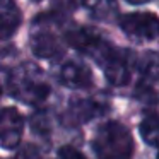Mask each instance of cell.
I'll use <instances>...</instances> for the list:
<instances>
[{
	"label": "cell",
	"mask_w": 159,
	"mask_h": 159,
	"mask_svg": "<svg viewBox=\"0 0 159 159\" xmlns=\"http://www.w3.org/2000/svg\"><path fill=\"white\" fill-rule=\"evenodd\" d=\"M9 93L26 104H39L50 96V84L43 70L31 62H24L9 74Z\"/></svg>",
	"instance_id": "cell-1"
},
{
	"label": "cell",
	"mask_w": 159,
	"mask_h": 159,
	"mask_svg": "<svg viewBox=\"0 0 159 159\" xmlns=\"http://www.w3.org/2000/svg\"><path fill=\"white\" fill-rule=\"evenodd\" d=\"M93 149L98 159H130L134 152V140L125 125L118 121H106L98 128Z\"/></svg>",
	"instance_id": "cell-2"
},
{
	"label": "cell",
	"mask_w": 159,
	"mask_h": 159,
	"mask_svg": "<svg viewBox=\"0 0 159 159\" xmlns=\"http://www.w3.org/2000/svg\"><path fill=\"white\" fill-rule=\"evenodd\" d=\"M65 41L72 48H75L77 52L98 60L99 63H103L104 58L108 57V53L113 50L96 29L86 28V26L69 29L65 33Z\"/></svg>",
	"instance_id": "cell-3"
},
{
	"label": "cell",
	"mask_w": 159,
	"mask_h": 159,
	"mask_svg": "<svg viewBox=\"0 0 159 159\" xmlns=\"http://www.w3.org/2000/svg\"><path fill=\"white\" fill-rule=\"evenodd\" d=\"M31 50L38 58L55 60L62 57L63 45L52 31V16H41L34 22V33L31 36Z\"/></svg>",
	"instance_id": "cell-4"
},
{
	"label": "cell",
	"mask_w": 159,
	"mask_h": 159,
	"mask_svg": "<svg viewBox=\"0 0 159 159\" xmlns=\"http://www.w3.org/2000/svg\"><path fill=\"white\" fill-rule=\"evenodd\" d=\"M139 80L135 86V96L145 104L159 103V55L147 53L139 67Z\"/></svg>",
	"instance_id": "cell-5"
},
{
	"label": "cell",
	"mask_w": 159,
	"mask_h": 159,
	"mask_svg": "<svg viewBox=\"0 0 159 159\" xmlns=\"http://www.w3.org/2000/svg\"><path fill=\"white\" fill-rule=\"evenodd\" d=\"M120 28L130 39L139 43L159 38V17L152 12H130L121 16Z\"/></svg>",
	"instance_id": "cell-6"
},
{
	"label": "cell",
	"mask_w": 159,
	"mask_h": 159,
	"mask_svg": "<svg viewBox=\"0 0 159 159\" xmlns=\"http://www.w3.org/2000/svg\"><path fill=\"white\" fill-rule=\"evenodd\" d=\"M134 53L121 48H115L108 53L103 62L104 77L113 86H125L128 84L134 72Z\"/></svg>",
	"instance_id": "cell-7"
},
{
	"label": "cell",
	"mask_w": 159,
	"mask_h": 159,
	"mask_svg": "<svg viewBox=\"0 0 159 159\" xmlns=\"http://www.w3.org/2000/svg\"><path fill=\"white\" fill-rule=\"evenodd\" d=\"M24 120L16 108H4L0 111V147L16 149L21 142Z\"/></svg>",
	"instance_id": "cell-8"
},
{
	"label": "cell",
	"mask_w": 159,
	"mask_h": 159,
	"mask_svg": "<svg viewBox=\"0 0 159 159\" xmlns=\"http://www.w3.org/2000/svg\"><path fill=\"white\" fill-rule=\"evenodd\" d=\"M60 80L63 86L70 87V89H86L93 82V75L84 63L67 62L60 69Z\"/></svg>",
	"instance_id": "cell-9"
},
{
	"label": "cell",
	"mask_w": 159,
	"mask_h": 159,
	"mask_svg": "<svg viewBox=\"0 0 159 159\" xmlns=\"http://www.w3.org/2000/svg\"><path fill=\"white\" fill-rule=\"evenodd\" d=\"M101 106L98 103L91 99H77L72 101L69 106V110L65 111V116H63V121L65 125L72 127V125H82L86 121L93 120L96 115H99Z\"/></svg>",
	"instance_id": "cell-10"
},
{
	"label": "cell",
	"mask_w": 159,
	"mask_h": 159,
	"mask_svg": "<svg viewBox=\"0 0 159 159\" xmlns=\"http://www.w3.org/2000/svg\"><path fill=\"white\" fill-rule=\"evenodd\" d=\"M22 16L14 0H0V39H7L17 31Z\"/></svg>",
	"instance_id": "cell-11"
},
{
	"label": "cell",
	"mask_w": 159,
	"mask_h": 159,
	"mask_svg": "<svg viewBox=\"0 0 159 159\" xmlns=\"http://www.w3.org/2000/svg\"><path fill=\"white\" fill-rule=\"evenodd\" d=\"M140 135L145 144L159 147V115H147L140 121Z\"/></svg>",
	"instance_id": "cell-12"
},
{
	"label": "cell",
	"mask_w": 159,
	"mask_h": 159,
	"mask_svg": "<svg viewBox=\"0 0 159 159\" xmlns=\"http://www.w3.org/2000/svg\"><path fill=\"white\" fill-rule=\"evenodd\" d=\"M82 5L96 19H108L116 11V0H82Z\"/></svg>",
	"instance_id": "cell-13"
},
{
	"label": "cell",
	"mask_w": 159,
	"mask_h": 159,
	"mask_svg": "<svg viewBox=\"0 0 159 159\" xmlns=\"http://www.w3.org/2000/svg\"><path fill=\"white\" fill-rule=\"evenodd\" d=\"M31 128L39 135H46L52 130V118L46 111H38L31 116Z\"/></svg>",
	"instance_id": "cell-14"
},
{
	"label": "cell",
	"mask_w": 159,
	"mask_h": 159,
	"mask_svg": "<svg viewBox=\"0 0 159 159\" xmlns=\"http://www.w3.org/2000/svg\"><path fill=\"white\" fill-rule=\"evenodd\" d=\"M58 157L60 159H86L82 152H79L77 149L70 147V145H63L58 152Z\"/></svg>",
	"instance_id": "cell-15"
},
{
	"label": "cell",
	"mask_w": 159,
	"mask_h": 159,
	"mask_svg": "<svg viewBox=\"0 0 159 159\" xmlns=\"http://www.w3.org/2000/svg\"><path fill=\"white\" fill-rule=\"evenodd\" d=\"M16 159H41V154L34 145H24Z\"/></svg>",
	"instance_id": "cell-16"
},
{
	"label": "cell",
	"mask_w": 159,
	"mask_h": 159,
	"mask_svg": "<svg viewBox=\"0 0 159 159\" xmlns=\"http://www.w3.org/2000/svg\"><path fill=\"white\" fill-rule=\"evenodd\" d=\"M57 4L60 5V7H63V9H72V7H75L77 4H82V0H55Z\"/></svg>",
	"instance_id": "cell-17"
},
{
	"label": "cell",
	"mask_w": 159,
	"mask_h": 159,
	"mask_svg": "<svg viewBox=\"0 0 159 159\" xmlns=\"http://www.w3.org/2000/svg\"><path fill=\"white\" fill-rule=\"evenodd\" d=\"M125 2H128V4H132V5H142V4H149L152 0H125Z\"/></svg>",
	"instance_id": "cell-18"
},
{
	"label": "cell",
	"mask_w": 159,
	"mask_h": 159,
	"mask_svg": "<svg viewBox=\"0 0 159 159\" xmlns=\"http://www.w3.org/2000/svg\"><path fill=\"white\" fill-rule=\"evenodd\" d=\"M33 2H41V0H33Z\"/></svg>",
	"instance_id": "cell-19"
},
{
	"label": "cell",
	"mask_w": 159,
	"mask_h": 159,
	"mask_svg": "<svg viewBox=\"0 0 159 159\" xmlns=\"http://www.w3.org/2000/svg\"><path fill=\"white\" fill-rule=\"evenodd\" d=\"M157 159H159V154H157Z\"/></svg>",
	"instance_id": "cell-20"
}]
</instances>
